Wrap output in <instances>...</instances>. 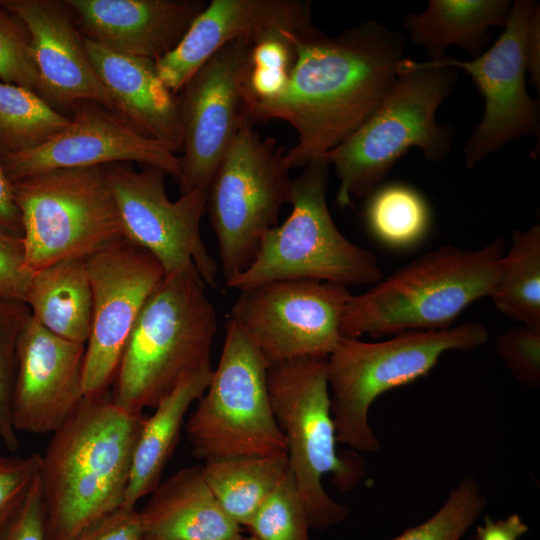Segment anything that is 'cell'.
<instances>
[{"mask_svg":"<svg viewBox=\"0 0 540 540\" xmlns=\"http://www.w3.org/2000/svg\"><path fill=\"white\" fill-rule=\"evenodd\" d=\"M295 61L285 90L249 107L253 123L273 119L298 134L284 154L289 169L325 158L376 109L405 59L404 34L369 20L336 36L315 26L284 31Z\"/></svg>","mask_w":540,"mask_h":540,"instance_id":"1","label":"cell"},{"mask_svg":"<svg viewBox=\"0 0 540 540\" xmlns=\"http://www.w3.org/2000/svg\"><path fill=\"white\" fill-rule=\"evenodd\" d=\"M107 393L84 398L41 455L46 540H75L121 508L144 420Z\"/></svg>","mask_w":540,"mask_h":540,"instance_id":"2","label":"cell"},{"mask_svg":"<svg viewBox=\"0 0 540 540\" xmlns=\"http://www.w3.org/2000/svg\"><path fill=\"white\" fill-rule=\"evenodd\" d=\"M457 81L458 70L438 60H402L393 86L372 114L325 156L339 180V207L367 198L411 148L431 162L448 155L454 130L438 124L436 113Z\"/></svg>","mask_w":540,"mask_h":540,"instance_id":"3","label":"cell"},{"mask_svg":"<svg viewBox=\"0 0 540 540\" xmlns=\"http://www.w3.org/2000/svg\"><path fill=\"white\" fill-rule=\"evenodd\" d=\"M505 252L501 239L476 250L444 245L415 259L360 295H351L340 334L358 338L442 330L489 296Z\"/></svg>","mask_w":540,"mask_h":540,"instance_id":"4","label":"cell"},{"mask_svg":"<svg viewBox=\"0 0 540 540\" xmlns=\"http://www.w3.org/2000/svg\"><path fill=\"white\" fill-rule=\"evenodd\" d=\"M217 329L203 281L184 272L165 274L126 343L112 401L136 415L154 408L183 378L211 365Z\"/></svg>","mask_w":540,"mask_h":540,"instance_id":"5","label":"cell"},{"mask_svg":"<svg viewBox=\"0 0 540 540\" xmlns=\"http://www.w3.org/2000/svg\"><path fill=\"white\" fill-rule=\"evenodd\" d=\"M326 359L301 357L267 370L269 399L285 437L289 469L315 529L338 524L349 512L327 494L323 477L330 475L335 486L346 491L365 472L360 457L337 452Z\"/></svg>","mask_w":540,"mask_h":540,"instance_id":"6","label":"cell"},{"mask_svg":"<svg viewBox=\"0 0 540 540\" xmlns=\"http://www.w3.org/2000/svg\"><path fill=\"white\" fill-rule=\"evenodd\" d=\"M488 331L478 322L442 330L408 331L381 342L341 336L326 359L331 414L337 441L374 452L380 445L368 413L383 393L429 373L447 351L482 346Z\"/></svg>","mask_w":540,"mask_h":540,"instance_id":"7","label":"cell"},{"mask_svg":"<svg viewBox=\"0 0 540 540\" xmlns=\"http://www.w3.org/2000/svg\"><path fill=\"white\" fill-rule=\"evenodd\" d=\"M330 163H308L291 180L292 210L261 239L251 264L226 282L242 290L279 280H313L342 285H373L382 278L376 256L348 240L327 204Z\"/></svg>","mask_w":540,"mask_h":540,"instance_id":"8","label":"cell"},{"mask_svg":"<svg viewBox=\"0 0 540 540\" xmlns=\"http://www.w3.org/2000/svg\"><path fill=\"white\" fill-rule=\"evenodd\" d=\"M32 272L86 259L125 237L106 166L59 169L13 183Z\"/></svg>","mask_w":540,"mask_h":540,"instance_id":"9","label":"cell"},{"mask_svg":"<svg viewBox=\"0 0 540 540\" xmlns=\"http://www.w3.org/2000/svg\"><path fill=\"white\" fill-rule=\"evenodd\" d=\"M268 364L232 320L211 381L187 420L185 431L199 459L286 452L268 393Z\"/></svg>","mask_w":540,"mask_h":540,"instance_id":"10","label":"cell"},{"mask_svg":"<svg viewBox=\"0 0 540 540\" xmlns=\"http://www.w3.org/2000/svg\"><path fill=\"white\" fill-rule=\"evenodd\" d=\"M253 125L250 120L242 124L207 192L225 283L251 264L262 237L277 225L281 207L290 200L285 149L273 138H261Z\"/></svg>","mask_w":540,"mask_h":540,"instance_id":"11","label":"cell"},{"mask_svg":"<svg viewBox=\"0 0 540 540\" xmlns=\"http://www.w3.org/2000/svg\"><path fill=\"white\" fill-rule=\"evenodd\" d=\"M106 168L126 239L153 255L165 274L188 273L216 287L218 264L200 230L207 194L192 191L171 201L163 170L136 171L123 163Z\"/></svg>","mask_w":540,"mask_h":540,"instance_id":"12","label":"cell"},{"mask_svg":"<svg viewBox=\"0 0 540 540\" xmlns=\"http://www.w3.org/2000/svg\"><path fill=\"white\" fill-rule=\"evenodd\" d=\"M252 44L234 40L216 51L177 96L180 195L206 193L242 124L250 120L246 82Z\"/></svg>","mask_w":540,"mask_h":540,"instance_id":"13","label":"cell"},{"mask_svg":"<svg viewBox=\"0 0 540 540\" xmlns=\"http://www.w3.org/2000/svg\"><path fill=\"white\" fill-rule=\"evenodd\" d=\"M230 310L268 366L301 357L327 358L336 346L347 287L313 280H279L238 290Z\"/></svg>","mask_w":540,"mask_h":540,"instance_id":"14","label":"cell"},{"mask_svg":"<svg viewBox=\"0 0 540 540\" xmlns=\"http://www.w3.org/2000/svg\"><path fill=\"white\" fill-rule=\"evenodd\" d=\"M92 290V321L85 345L86 398L108 393L133 330L165 271L158 260L126 238L85 259Z\"/></svg>","mask_w":540,"mask_h":540,"instance_id":"15","label":"cell"},{"mask_svg":"<svg viewBox=\"0 0 540 540\" xmlns=\"http://www.w3.org/2000/svg\"><path fill=\"white\" fill-rule=\"evenodd\" d=\"M539 4L515 0L498 39L479 56L460 61L444 56L442 64L464 70L484 98L481 121L464 147L467 168L506 144L524 136L539 135L540 101L526 88L525 37L531 16Z\"/></svg>","mask_w":540,"mask_h":540,"instance_id":"16","label":"cell"},{"mask_svg":"<svg viewBox=\"0 0 540 540\" xmlns=\"http://www.w3.org/2000/svg\"><path fill=\"white\" fill-rule=\"evenodd\" d=\"M72 110L69 124L45 143L20 153H0L12 183L53 170L124 162L159 168L178 179L179 156L120 114L94 101H80Z\"/></svg>","mask_w":540,"mask_h":540,"instance_id":"17","label":"cell"},{"mask_svg":"<svg viewBox=\"0 0 540 540\" xmlns=\"http://www.w3.org/2000/svg\"><path fill=\"white\" fill-rule=\"evenodd\" d=\"M85 345L59 337L31 315L21 334L12 398L17 432L58 430L85 398Z\"/></svg>","mask_w":540,"mask_h":540,"instance_id":"18","label":"cell"},{"mask_svg":"<svg viewBox=\"0 0 540 540\" xmlns=\"http://www.w3.org/2000/svg\"><path fill=\"white\" fill-rule=\"evenodd\" d=\"M313 26L310 1L212 0L180 43L156 61L157 72L176 94L216 51L234 40L254 45L274 33Z\"/></svg>","mask_w":540,"mask_h":540,"instance_id":"19","label":"cell"},{"mask_svg":"<svg viewBox=\"0 0 540 540\" xmlns=\"http://www.w3.org/2000/svg\"><path fill=\"white\" fill-rule=\"evenodd\" d=\"M27 26L41 80V97L58 110L94 101L116 113L89 58L71 9L58 0H0Z\"/></svg>","mask_w":540,"mask_h":540,"instance_id":"20","label":"cell"},{"mask_svg":"<svg viewBox=\"0 0 540 540\" xmlns=\"http://www.w3.org/2000/svg\"><path fill=\"white\" fill-rule=\"evenodd\" d=\"M82 36L157 61L183 39L204 0H64Z\"/></svg>","mask_w":540,"mask_h":540,"instance_id":"21","label":"cell"},{"mask_svg":"<svg viewBox=\"0 0 540 540\" xmlns=\"http://www.w3.org/2000/svg\"><path fill=\"white\" fill-rule=\"evenodd\" d=\"M84 41L118 114L173 153L181 152L177 96L159 77L156 61L119 53L86 38Z\"/></svg>","mask_w":540,"mask_h":540,"instance_id":"22","label":"cell"},{"mask_svg":"<svg viewBox=\"0 0 540 540\" xmlns=\"http://www.w3.org/2000/svg\"><path fill=\"white\" fill-rule=\"evenodd\" d=\"M145 540H239L241 526L222 509L202 466L178 470L161 481L139 510Z\"/></svg>","mask_w":540,"mask_h":540,"instance_id":"23","label":"cell"},{"mask_svg":"<svg viewBox=\"0 0 540 540\" xmlns=\"http://www.w3.org/2000/svg\"><path fill=\"white\" fill-rule=\"evenodd\" d=\"M511 6L509 0H430L425 10L405 15L402 25L430 61L451 46L475 58L491 45L489 30L505 26Z\"/></svg>","mask_w":540,"mask_h":540,"instance_id":"24","label":"cell"},{"mask_svg":"<svg viewBox=\"0 0 540 540\" xmlns=\"http://www.w3.org/2000/svg\"><path fill=\"white\" fill-rule=\"evenodd\" d=\"M213 374L206 366L183 378L145 417L134 448L123 508H136L162 481L191 404L204 394Z\"/></svg>","mask_w":540,"mask_h":540,"instance_id":"25","label":"cell"},{"mask_svg":"<svg viewBox=\"0 0 540 540\" xmlns=\"http://www.w3.org/2000/svg\"><path fill=\"white\" fill-rule=\"evenodd\" d=\"M25 303L51 333L86 345L92 321V290L85 259H67L33 273Z\"/></svg>","mask_w":540,"mask_h":540,"instance_id":"26","label":"cell"},{"mask_svg":"<svg viewBox=\"0 0 540 540\" xmlns=\"http://www.w3.org/2000/svg\"><path fill=\"white\" fill-rule=\"evenodd\" d=\"M289 469L287 453L243 455L204 461V478L224 512L247 526Z\"/></svg>","mask_w":540,"mask_h":540,"instance_id":"27","label":"cell"},{"mask_svg":"<svg viewBox=\"0 0 540 540\" xmlns=\"http://www.w3.org/2000/svg\"><path fill=\"white\" fill-rule=\"evenodd\" d=\"M495 308L521 325L540 328V226L514 230L489 294Z\"/></svg>","mask_w":540,"mask_h":540,"instance_id":"28","label":"cell"},{"mask_svg":"<svg viewBox=\"0 0 540 540\" xmlns=\"http://www.w3.org/2000/svg\"><path fill=\"white\" fill-rule=\"evenodd\" d=\"M365 223L382 244L406 249L421 242L431 224V210L425 197L404 183L381 184L368 197Z\"/></svg>","mask_w":540,"mask_h":540,"instance_id":"29","label":"cell"},{"mask_svg":"<svg viewBox=\"0 0 540 540\" xmlns=\"http://www.w3.org/2000/svg\"><path fill=\"white\" fill-rule=\"evenodd\" d=\"M70 118L36 92L0 82V153L33 149L62 131Z\"/></svg>","mask_w":540,"mask_h":540,"instance_id":"30","label":"cell"},{"mask_svg":"<svg viewBox=\"0 0 540 540\" xmlns=\"http://www.w3.org/2000/svg\"><path fill=\"white\" fill-rule=\"evenodd\" d=\"M30 317L25 302L0 294V440L10 451L19 443L12 420L18 344Z\"/></svg>","mask_w":540,"mask_h":540,"instance_id":"31","label":"cell"},{"mask_svg":"<svg viewBox=\"0 0 540 540\" xmlns=\"http://www.w3.org/2000/svg\"><path fill=\"white\" fill-rule=\"evenodd\" d=\"M246 527L259 540H309L310 521L290 469Z\"/></svg>","mask_w":540,"mask_h":540,"instance_id":"32","label":"cell"},{"mask_svg":"<svg viewBox=\"0 0 540 540\" xmlns=\"http://www.w3.org/2000/svg\"><path fill=\"white\" fill-rule=\"evenodd\" d=\"M485 506L478 483L472 477L465 478L431 518L392 540H459Z\"/></svg>","mask_w":540,"mask_h":540,"instance_id":"33","label":"cell"},{"mask_svg":"<svg viewBox=\"0 0 540 540\" xmlns=\"http://www.w3.org/2000/svg\"><path fill=\"white\" fill-rule=\"evenodd\" d=\"M284 31L256 42L250 53V68L246 82L248 105L278 97L286 88L295 53Z\"/></svg>","mask_w":540,"mask_h":540,"instance_id":"34","label":"cell"},{"mask_svg":"<svg viewBox=\"0 0 540 540\" xmlns=\"http://www.w3.org/2000/svg\"><path fill=\"white\" fill-rule=\"evenodd\" d=\"M0 82L25 87L41 96V80L30 32L22 19L1 3Z\"/></svg>","mask_w":540,"mask_h":540,"instance_id":"35","label":"cell"},{"mask_svg":"<svg viewBox=\"0 0 540 540\" xmlns=\"http://www.w3.org/2000/svg\"><path fill=\"white\" fill-rule=\"evenodd\" d=\"M496 351L512 374L534 388L540 381V328L519 325L500 334Z\"/></svg>","mask_w":540,"mask_h":540,"instance_id":"36","label":"cell"},{"mask_svg":"<svg viewBox=\"0 0 540 540\" xmlns=\"http://www.w3.org/2000/svg\"><path fill=\"white\" fill-rule=\"evenodd\" d=\"M41 464V455H0V537L26 498Z\"/></svg>","mask_w":540,"mask_h":540,"instance_id":"37","label":"cell"},{"mask_svg":"<svg viewBox=\"0 0 540 540\" xmlns=\"http://www.w3.org/2000/svg\"><path fill=\"white\" fill-rule=\"evenodd\" d=\"M32 275L22 238L0 232V294L25 302Z\"/></svg>","mask_w":540,"mask_h":540,"instance_id":"38","label":"cell"},{"mask_svg":"<svg viewBox=\"0 0 540 540\" xmlns=\"http://www.w3.org/2000/svg\"><path fill=\"white\" fill-rule=\"evenodd\" d=\"M0 540H46L39 473Z\"/></svg>","mask_w":540,"mask_h":540,"instance_id":"39","label":"cell"},{"mask_svg":"<svg viewBox=\"0 0 540 540\" xmlns=\"http://www.w3.org/2000/svg\"><path fill=\"white\" fill-rule=\"evenodd\" d=\"M75 540H145L139 510L119 508L81 533Z\"/></svg>","mask_w":540,"mask_h":540,"instance_id":"40","label":"cell"},{"mask_svg":"<svg viewBox=\"0 0 540 540\" xmlns=\"http://www.w3.org/2000/svg\"><path fill=\"white\" fill-rule=\"evenodd\" d=\"M0 232L22 238L21 214L18 209L13 183L7 177L0 162Z\"/></svg>","mask_w":540,"mask_h":540,"instance_id":"41","label":"cell"},{"mask_svg":"<svg viewBox=\"0 0 540 540\" xmlns=\"http://www.w3.org/2000/svg\"><path fill=\"white\" fill-rule=\"evenodd\" d=\"M527 531L528 526L517 514L497 521L486 516L484 525L477 528L476 538L477 540H518Z\"/></svg>","mask_w":540,"mask_h":540,"instance_id":"42","label":"cell"},{"mask_svg":"<svg viewBox=\"0 0 540 540\" xmlns=\"http://www.w3.org/2000/svg\"><path fill=\"white\" fill-rule=\"evenodd\" d=\"M525 59L530 82L540 90V6L538 5L529 22L525 37Z\"/></svg>","mask_w":540,"mask_h":540,"instance_id":"43","label":"cell"},{"mask_svg":"<svg viewBox=\"0 0 540 540\" xmlns=\"http://www.w3.org/2000/svg\"><path fill=\"white\" fill-rule=\"evenodd\" d=\"M239 540H259V539H257V538L254 537L253 535H251V536L246 537V538L241 537Z\"/></svg>","mask_w":540,"mask_h":540,"instance_id":"44","label":"cell"}]
</instances>
